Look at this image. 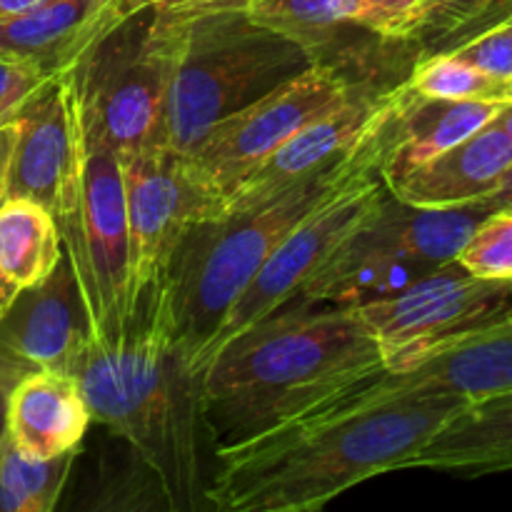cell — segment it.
Instances as JSON below:
<instances>
[{"label":"cell","mask_w":512,"mask_h":512,"mask_svg":"<svg viewBox=\"0 0 512 512\" xmlns=\"http://www.w3.org/2000/svg\"><path fill=\"white\" fill-rule=\"evenodd\" d=\"M460 395L368 375L285 423L215 450L203 500L230 512L320 510L355 485L408 470L450 418Z\"/></svg>","instance_id":"obj_1"},{"label":"cell","mask_w":512,"mask_h":512,"mask_svg":"<svg viewBox=\"0 0 512 512\" xmlns=\"http://www.w3.org/2000/svg\"><path fill=\"white\" fill-rule=\"evenodd\" d=\"M70 375L90 418L125 440L153 475L165 508H198L208 483L200 373L170 330L160 283L135 300L118 328L90 335Z\"/></svg>","instance_id":"obj_2"},{"label":"cell","mask_w":512,"mask_h":512,"mask_svg":"<svg viewBox=\"0 0 512 512\" xmlns=\"http://www.w3.org/2000/svg\"><path fill=\"white\" fill-rule=\"evenodd\" d=\"M385 368L350 305L295 298L213 355L200 408L213 450L285 423Z\"/></svg>","instance_id":"obj_3"},{"label":"cell","mask_w":512,"mask_h":512,"mask_svg":"<svg viewBox=\"0 0 512 512\" xmlns=\"http://www.w3.org/2000/svg\"><path fill=\"white\" fill-rule=\"evenodd\" d=\"M373 165H380V130L343 160L300 180L270 203L215 215L185 230L160 290L170 330L200 378L210 338L285 235Z\"/></svg>","instance_id":"obj_4"},{"label":"cell","mask_w":512,"mask_h":512,"mask_svg":"<svg viewBox=\"0 0 512 512\" xmlns=\"http://www.w3.org/2000/svg\"><path fill=\"white\" fill-rule=\"evenodd\" d=\"M175 20L178 50L160 148L178 155L188 153L225 115L315 65L288 38L255 23L245 8L175 15Z\"/></svg>","instance_id":"obj_5"},{"label":"cell","mask_w":512,"mask_h":512,"mask_svg":"<svg viewBox=\"0 0 512 512\" xmlns=\"http://www.w3.org/2000/svg\"><path fill=\"white\" fill-rule=\"evenodd\" d=\"M490 213L493 208L483 200L453 208H415L393 198L385 188L373 213L325 260L298 298L360 305L395 295L443 265L455 263Z\"/></svg>","instance_id":"obj_6"},{"label":"cell","mask_w":512,"mask_h":512,"mask_svg":"<svg viewBox=\"0 0 512 512\" xmlns=\"http://www.w3.org/2000/svg\"><path fill=\"white\" fill-rule=\"evenodd\" d=\"M175 50L178 20L150 3L75 65L85 123L118 155L160 145Z\"/></svg>","instance_id":"obj_7"},{"label":"cell","mask_w":512,"mask_h":512,"mask_svg":"<svg viewBox=\"0 0 512 512\" xmlns=\"http://www.w3.org/2000/svg\"><path fill=\"white\" fill-rule=\"evenodd\" d=\"M365 83L330 65H310L255 103L218 120L183 155L185 165L220 215L235 188L280 145L310 120L343 105Z\"/></svg>","instance_id":"obj_8"},{"label":"cell","mask_w":512,"mask_h":512,"mask_svg":"<svg viewBox=\"0 0 512 512\" xmlns=\"http://www.w3.org/2000/svg\"><path fill=\"white\" fill-rule=\"evenodd\" d=\"M80 120L83 150L78 193L73 210L58 228L88 315L90 335H103L128 318V210L118 153L88 128L83 110Z\"/></svg>","instance_id":"obj_9"},{"label":"cell","mask_w":512,"mask_h":512,"mask_svg":"<svg viewBox=\"0 0 512 512\" xmlns=\"http://www.w3.org/2000/svg\"><path fill=\"white\" fill-rule=\"evenodd\" d=\"M383 195L385 183L380 165H373L348 180L333 198L318 205L313 213L305 215L265 260L240 298L230 305L228 315L205 348L200 370H205L213 355L230 340L238 338L243 330L293 303L303 285L323 268L325 260L373 213Z\"/></svg>","instance_id":"obj_10"},{"label":"cell","mask_w":512,"mask_h":512,"mask_svg":"<svg viewBox=\"0 0 512 512\" xmlns=\"http://www.w3.org/2000/svg\"><path fill=\"white\" fill-rule=\"evenodd\" d=\"M393 370L420 350L512 313V280H483L458 263L388 298L350 305Z\"/></svg>","instance_id":"obj_11"},{"label":"cell","mask_w":512,"mask_h":512,"mask_svg":"<svg viewBox=\"0 0 512 512\" xmlns=\"http://www.w3.org/2000/svg\"><path fill=\"white\" fill-rule=\"evenodd\" d=\"M118 158L128 210L130 313L145 290L163 283L185 230L200 220L215 218L218 210L193 180L183 155L155 145Z\"/></svg>","instance_id":"obj_12"},{"label":"cell","mask_w":512,"mask_h":512,"mask_svg":"<svg viewBox=\"0 0 512 512\" xmlns=\"http://www.w3.org/2000/svg\"><path fill=\"white\" fill-rule=\"evenodd\" d=\"M83 150L75 65L43 85L15 118L8 200L43 205L65 220L75 205Z\"/></svg>","instance_id":"obj_13"},{"label":"cell","mask_w":512,"mask_h":512,"mask_svg":"<svg viewBox=\"0 0 512 512\" xmlns=\"http://www.w3.org/2000/svg\"><path fill=\"white\" fill-rule=\"evenodd\" d=\"M398 85L365 83L338 108L310 120L285 145H280L258 170L235 188L220 215L243 213L270 203L300 180L338 163L380 130L395 108Z\"/></svg>","instance_id":"obj_14"},{"label":"cell","mask_w":512,"mask_h":512,"mask_svg":"<svg viewBox=\"0 0 512 512\" xmlns=\"http://www.w3.org/2000/svg\"><path fill=\"white\" fill-rule=\"evenodd\" d=\"M90 340L88 315L68 258L33 288H23L0 318V350L53 373H73Z\"/></svg>","instance_id":"obj_15"},{"label":"cell","mask_w":512,"mask_h":512,"mask_svg":"<svg viewBox=\"0 0 512 512\" xmlns=\"http://www.w3.org/2000/svg\"><path fill=\"white\" fill-rule=\"evenodd\" d=\"M150 0H48L0 18V55L60 75L78 65L115 25Z\"/></svg>","instance_id":"obj_16"},{"label":"cell","mask_w":512,"mask_h":512,"mask_svg":"<svg viewBox=\"0 0 512 512\" xmlns=\"http://www.w3.org/2000/svg\"><path fill=\"white\" fill-rule=\"evenodd\" d=\"M388 373L410 388L460 395L470 403L512 393V313L430 345Z\"/></svg>","instance_id":"obj_17"},{"label":"cell","mask_w":512,"mask_h":512,"mask_svg":"<svg viewBox=\"0 0 512 512\" xmlns=\"http://www.w3.org/2000/svg\"><path fill=\"white\" fill-rule=\"evenodd\" d=\"M503 108V103H483V100L425 98L410 93L400 83L398 103L380 128L383 183L420 168L453 145L463 143L490 120L498 118Z\"/></svg>","instance_id":"obj_18"},{"label":"cell","mask_w":512,"mask_h":512,"mask_svg":"<svg viewBox=\"0 0 512 512\" xmlns=\"http://www.w3.org/2000/svg\"><path fill=\"white\" fill-rule=\"evenodd\" d=\"M510 165L512 138L495 118L438 158L385 180V188L415 208H453L488 198Z\"/></svg>","instance_id":"obj_19"},{"label":"cell","mask_w":512,"mask_h":512,"mask_svg":"<svg viewBox=\"0 0 512 512\" xmlns=\"http://www.w3.org/2000/svg\"><path fill=\"white\" fill-rule=\"evenodd\" d=\"M90 410L73 375L33 368L5 403V433L30 458H58L78 450L90 425Z\"/></svg>","instance_id":"obj_20"},{"label":"cell","mask_w":512,"mask_h":512,"mask_svg":"<svg viewBox=\"0 0 512 512\" xmlns=\"http://www.w3.org/2000/svg\"><path fill=\"white\" fill-rule=\"evenodd\" d=\"M428 468L440 473L483 478L512 470V393L478 400L450 418L408 470Z\"/></svg>","instance_id":"obj_21"},{"label":"cell","mask_w":512,"mask_h":512,"mask_svg":"<svg viewBox=\"0 0 512 512\" xmlns=\"http://www.w3.org/2000/svg\"><path fill=\"white\" fill-rule=\"evenodd\" d=\"M245 10L258 25L298 45L315 65L340 73H345L340 50L373 35L353 23V0H250Z\"/></svg>","instance_id":"obj_22"},{"label":"cell","mask_w":512,"mask_h":512,"mask_svg":"<svg viewBox=\"0 0 512 512\" xmlns=\"http://www.w3.org/2000/svg\"><path fill=\"white\" fill-rule=\"evenodd\" d=\"M63 235L53 213L30 200L0 208V268L20 288L43 283L63 260Z\"/></svg>","instance_id":"obj_23"},{"label":"cell","mask_w":512,"mask_h":512,"mask_svg":"<svg viewBox=\"0 0 512 512\" xmlns=\"http://www.w3.org/2000/svg\"><path fill=\"white\" fill-rule=\"evenodd\" d=\"M510 18L512 0H440L418 20L408 45L415 50V63L450 55Z\"/></svg>","instance_id":"obj_24"},{"label":"cell","mask_w":512,"mask_h":512,"mask_svg":"<svg viewBox=\"0 0 512 512\" xmlns=\"http://www.w3.org/2000/svg\"><path fill=\"white\" fill-rule=\"evenodd\" d=\"M73 453L58 458H30L8 433L0 435V512H53L68 485Z\"/></svg>","instance_id":"obj_25"},{"label":"cell","mask_w":512,"mask_h":512,"mask_svg":"<svg viewBox=\"0 0 512 512\" xmlns=\"http://www.w3.org/2000/svg\"><path fill=\"white\" fill-rule=\"evenodd\" d=\"M405 88L425 98L483 100V103H512V80L495 78L458 55H435L413 63Z\"/></svg>","instance_id":"obj_26"},{"label":"cell","mask_w":512,"mask_h":512,"mask_svg":"<svg viewBox=\"0 0 512 512\" xmlns=\"http://www.w3.org/2000/svg\"><path fill=\"white\" fill-rule=\"evenodd\" d=\"M455 263L483 280H512V210H493L475 228Z\"/></svg>","instance_id":"obj_27"},{"label":"cell","mask_w":512,"mask_h":512,"mask_svg":"<svg viewBox=\"0 0 512 512\" xmlns=\"http://www.w3.org/2000/svg\"><path fill=\"white\" fill-rule=\"evenodd\" d=\"M353 23L385 43L408 45L418 23V0H353Z\"/></svg>","instance_id":"obj_28"},{"label":"cell","mask_w":512,"mask_h":512,"mask_svg":"<svg viewBox=\"0 0 512 512\" xmlns=\"http://www.w3.org/2000/svg\"><path fill=\"white\" fill-rule=\"evenodd\" d=\"M53 78L35 63L0 55V125L15 123L23 105Z\"/></svg>","instance_id":"obj_29"},{"label":"cell","mask_w":512,"mask_h":512,"mask_svg":"<svg viewBox=\"0 0 512 512\" xmlns=\"http://www.w3.org/2000/svg\"><path fill=\"white\" fill-rule=\"evenodd\" d=\"M465 63L475 65L483 73L495 75V78L512 80V20L500 28L470 40L468 45L458 48L455 53Z\"/></svg>","instance_id":"obj_30"},{"label":"cell","mask_w":512,"mask_h":512,"mask_svg":"<svg viewBox=\"0 0 512 512\" xmlns=\"http://www.w3.org/2000/svg\"><path fill=\"white\" fill-rule=\"evenodd\" d=\"M30 370H33V365L23 363V360L13 358V355L0 350V435H3L5 430V403H8V393L25 373H30Z\"/></svg>","instance_id":"obj_31"},{"label":"cell","mask_w":512,"mask_h":512,"mask_svg":"<svg viewBox=\"0 0 512 512\" xmlns=\"http://www.w3.org/2000/svg\"><path fill=\"white\" fill-rule=\"evenodd\" d=\"M250 0H160V8L173 15H198L213 13V10L248 8Z\"/></svg>","instance_id":"obj_32"},{"label":"cell","mask_w":512,"mask_h":512,"mask_svg":"<svg viewBox=\"0 0 512 512\" xmlns=\"http://www.w3.org/2000/svg\"><path fill=\"white\" fill-rule=\"evenodd\" d=\"M15 143V123L0 125V208L8 203V170Z\"/></svg>","instance_id":"obj_33"},{"label":"cell","mask_w":512,"mask_h":512,"mask_svg":"<svg viewBox=\"0 0 512 512\" xmlns=\"http://www.w3.org/2000/svg\"><path fill=\"white\" fill-rule=\"evenodd\" d=\"M483 203H488L493 210H503L512 203V165H510L508 173L503 175V180L498 183V188H495L493 193L483 200Z\"/></svg>","instance_id":"obj_34"},{"label":"cell","mask_w":512,"mask_h":512,"mask_svg":"<svg viewBox=\"0 0 512 512\" xmlns=\"http://www.w3.org/2000/svg\"><path fill=\"white\" fill-rule=\"evenodd\" d=\"M20 290H23V288H20L15 280H10L8 273L0 268V318L8 313V308L15 303V298L20 295Z\"/></svg>","instance_id":"obj_35"},{"label":"cell","mask_w":512,"mask_h":512,"mask_svg":"<svg viewBox=\"0 0 512 512\" xmlns=\"http://www.w3.org/2000/svg\"><path fill=\"white\" fill-rule=\"evenodd\" d=\"M43 3H48V0H0V18L20 15L25 13V10H33Z\"/></svg>","instance_id":"obj_36"},{"label":"cell","mask_w":512,"mask_h":512,"mask_svg":"<svg viewBox=\"0 0 512 512\" xmlns=\"http://www.w3.org/2000/svg\"><path fill=\"white\" fill-rule=\"evenodd\" d=\"M498 123L503 125L505 130H508V135L512 138V103L510 105H505L503 110H500V115H498Z\"/></svg>","instance_id":"obj_37"},{"label":"cell","mask_w":512,"mask_h":512,"mask_svg":"<svg viewBox=\"0 0 512 512\" xmlns=\"http://www.w3.org/2000/svg\"><path fill=\"white\" fill-rule=\"evenodd\" d=\"M435 3H440V0H418V20L423 18V15L428 13V10L433 8ZM415 25H418V23H415ZM413 30H415V28H413Z\"/></svg>","instance_id":"obj_38"},{"label":"cell","mask_w":512,"mask_h":512,"mask_svg":"<svg viewBox=\"0 0 512 512\" xmlns=\"http://www.w3.org/2000/svg\"><path fill=\"white\" fill-rule=\"evenodd\" d=\"M150 3H160V0H150Z\"/></svg>","instance_id":"obj_39"},{"label":"cell","mask_w":512,"mask_h":512,"mask_svg":"<svg viewBox=\"0 0 512 512\" xmlns=\"http://www.w3.org/2000/svg\"><path fill=\"white\" fill-rule=\"evenodd\" d=\"M508 210H512V203H510V205H508Z\"/></svg>","instance_id":"obj_40"}]
</instances>
